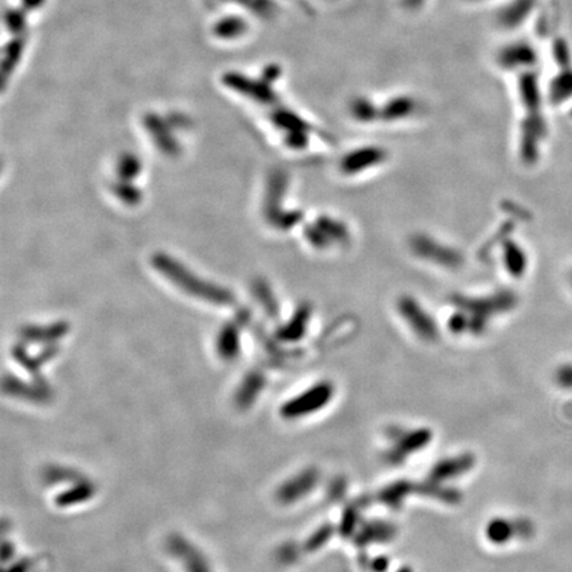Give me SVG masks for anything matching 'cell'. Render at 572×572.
<instances>
[{"label": "cell", "mask_w": 572, "mask_h": 572, "mask_svg": "<svg viewBox=\"0 0 572 572\" xmlns=\"http://www.w3.org/2000/svg\"><path fill=\"white\" fill-rule=\"evenodd\" d=\"M173 550H179V551H182V556L184 558V560H186V567H187V571L189 572H209V569H207V564H206V562L203 560V559H200V556L196 554L192 549L183 542V540H180V539H178L176 542H175V546H173Z\"/></svg>", "instance_id": "cell-1"}]
</instances>
